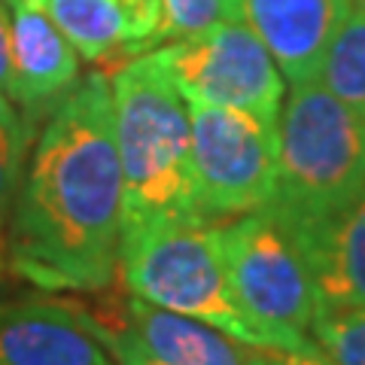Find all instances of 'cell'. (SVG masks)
Masks as SVG:
<instances>
[{
    "label": "cell",
    "mask_w": 365,
    "mask_h": 365,
    "mask_svg": "<svg viewBox=\"0 0 365 365\" xmlns=\"http://www.w3.org/2000/svg\"><path fill=\"white\" fill-rule=\"evenodd\" d=\"M6 98L25 113L55 107L79 83V55L34 0H9Z\"/></svg>",
    "instance_id": "8fae6325"
},
{
    "label": "cell",
    "mask_w": 365,
    "mask_h": 365,
    "mask_svg": "<svg viewBox=\"0 0 365 365\" xmlns=\"http://www.w3.org/2000/svg\"><path fill=\"white\" fill-rule=\"evenodd\" d=\"M122 170V232L155 222H207L195 195L189 104L153 52L110 73Z\"/></svg>",
    "instance_id": "7a4b0ae2"
},
{
    "label": "cell",
    "mask_w": 365,
    "mask_h": 365,
    "mask_svg": "<svg viewBox=\"0 0 365 365\" xmlns=\"http://www.w3.org/2000/svg\"><path fill=\"white\" fill-rule=\"evenodd\" d=\"M6 86H9V16L4 0H0V91L4 95Z\"/></svg>",
    "instance_id": "ffe728a7"
},
{
    "label": "cell",
    "mask_w": 365,
    "mask_h": 365,
    "mask_svg": "<svg viewBox=\"0 0 365 365\" xmlns=\"http://www.w3.org/2000/svg\"><path fill=\"white\" fill-rule=\"evenodd\" d=\"M287 232L311 274L317 314L365 304V195L332 216Z\"/></svg>",
    "instance_id": "4fadbf2b"
},
{
    "label": "cell",
    "mask_w": 365,
    "mask_h": 365,
    "mask_svg": "<svg viewBox=\"0 0 365 365\" xmlns=\"http://www.w3.org/2000/svg\"><path fill=\"white\" fill-rule=\"evenodd\" d=\"M319 83H323L338 101H344L365 116V16L350 9L341 21L338 34L326 49L323 67H319Z\"/></svg>",
    "instance_id": "5bb4252c"
},
{
    "label": "cell",
    "mask_w": 365,
    "mask_h": 365,
    "mask_svg": "<svg viewBox=\"0 0 365 365\" xmlns=\"http://www.w3.org/2000/svg\"><path fill=\"white\" fill-rule=\"evenodd\" d=\"M365 195V116L319 79L283 98L274 131V198L268 213L299 228Z\"/></svg>",
    "instance_id": "3957f363"
},
{
    "label": "cell",
    "mask_w": 365,
    "mask_h": 365,
    "mask_svg": "<svg viewBox=\"0 0 365 365\" xmlns=\"http://www.w3.org/2000/svg\"><path fill=\"white\" fill-rule=\"evenodd\" d=\"M88 314L116 326L158 365H253L256 350L244 341L220 332L207 323L155 307L137 295L113 292L110 302H98Z\"/></svg>",
    "instance_id": "ba28073f"
},
{
    "label": "cell",
    "mask_w": 365,
    "mask_h": 365,
    "mask_svg": "<svg viewBox=\"0 0 365 365\" xmlns=\"http://www.w3.org/2000/svg\"><path fill=\"white\" fill-rule=\"evenodd\" d=\"M307 335L329 365H365V304L317 314Z\"/></svg>",
    "instance_id": "9a60e30c"
},
{
    "label": "cell",
    "mask_w": 365,
    "mask_h": 365,
    "mask_svg": "<svg viewBox=\"0 0 365 365\" xmlns=\"http://www.w3.org/2000/svg\"><path fill=\"white\" fill-rule=\"evenodd\" d=\"M88 64L131 61L155 49L158 0H34Z\"/></svg>",
    "instance_id": "7c38bea8"
},
{
    "label": "cell",
    "mask_w": 365,
    "mask_h": 365,
    "mask_svg": "<svg viewBox=\"0 0 365 365\" xmlns=\"http://www.w3.org/2000/svg\"><path fill=\"white\" fill-rule=\"evenodd\" d=\"M186 104L228 107L277 131L287 79L253 31L228 19L186 40L153 49Z\"/></svg>",
    "instance_id": "8992f818"
},
{
    "label": "cell",
    "mask_w": 365,
    "mask_h": 365,
    "mask_svg": "<svg viewBox=\"0 0 365 365\" xmlns=\"http://www.w3.org/2000/svg\"><path fill=\"white\" fill-rule=\"evenodd\" d=\"M6 4H9V0H6Z\"/></svg>",
    "instance_id": "7402d4cb"
},
{
    "label": "cell",
    "mask_w": 365,
    "mask_h": 365,
    "mask_svg": "<svg viewBox=\"0 0 365 365\" xmlns=\"http://www.w3.org/2000/svg\"><path fill=\"white\" fill-rule=\"evenodd\" d=\"M253 365H329L317 350H280V347H259Z\"/></svg>",
    "instance_id": "d6986e66"
},
{
    "label": "cell",
    "mask_w": 365,
    "mask_h": 365,
    "mask_svg": "<svg viewBox=\"0 0 365 365\" xmlns=\"http://www.w3.org/2000/svg\"><path fill=\"white\" fill-rule=\"evenodd\" d=\"M28 122L19 107L0 91V228H4L13 198L21 182V170L28 162Z\"/></svg>",
    "instance_id": "2e32d148"
},
{
    "label": "cell",
    "mask_w": 365,
    "mask_h": 365,
    "mask_svg": "<svg viewBox=\"0 0 365 365\" xmlns=\"http://www.w3.org/2000/svg\"><path fill=\"white\" fill-rule=\"evenodd\" d=\"M116 277L125 292L192 317L250 347H277L235 302L210 222H155L125 228Z\"/></svg>",
    "instance_id": "277c9868"
},
{
    "label": "cell",
    "mask_w": 365,
    "mask_h": 365,
    "mask_svg": "<svg viewBox=\"0 0 365 365\" xmlns=\"http://www.w3.org/2000/svg\"><path fill=\"white\" fill-rule=\"evenodd\" d=\"M192 168L201 216L210 225L268 210L274 198V131L228 107L189 104Z\"/></svg>",
    "instance_id": "52a82bcc"
},
{
    "label": "cell",
    "mask_w": 365,
    "mask_h": 365,
    "mask_svg": "<svg viewBox=\"0 0 365 365\" xmlns=\"http://www.w3.org/2000/svg\"><path fill=\"white\" fill-rule=\"evenodd\" d=\"M350 0H235V19L256 34L287 83H314Z\"/></svg>",
    "instance_id": "30bf717a"
},
{
    "label": "cell",
    "mask_w": 365,
    "mask_h": 365,
    "mask_svg": "<svg viewBox=\"0 0 365 365\" xmlns=\"http://www.w3.org/2000/svg\"><path fill=\"white\" fill-rule=\"evenodd\" d=\"M0 365H116L83 304L61 299L0 302Z\"/></svg>",
    "instance_id": "9c48e42d"
},
{
    "label": "cell",
    "mask_w": 365,
    "mask_h": 365,
    "mask_svg": "<svg viewBox=\"0 0 365 365\" xmlns=\"http://www.w3.org/2000/svg\"><path fill=\"white\" fill-rule=\"evenodd\" d=\"M122 170L110 76L91 73L52 107L6 216V256L49 292H104L116 280Z\"/></svg>",
    "instance_id": "6da1fadb"
},
{
    "label": "cell",
    "mask_w": 365,
    "mask_h": 365,
    "mask_svg": "<svg viewBox=\"0 0 365 365\" xmlns=\"http://www.w3.org/2000/svg\"><path fill=\"white\" fill-rule=\"evenodd\" d=\"M225 277L241 311L280 350H314L311 323L317 295L292 235L268 210L216 222Z\"/></svg>",
    "instance_id": "5b68a950"
},
{
    "label": "cell",
    "mask_w": 365,
    "mask_h": 365,
    "mask_svg": "<svg viewBox=\"0 0 365 365\" xmlns=\"http://www.w3.org/2000/svg\"><path fill=\"white\" fill-rule=\"evenodd\" d=\"M350 6L356 9V13H362V16H365V0H350Z\"/></svg>",
    "instance_id": "44dd1931"
},
{
    "label": "cell",
    "mask_w": 365,
    "mask_h": 365,
    "mask_svg": "<svg viewBox=\"0 0 365 365\" xmlns=\"http://www.w3.org/2000/svg\"><path fill=\"white\" fill-rule=\"evenodd\" d=\"M235 19V0H158L155 49Z\"/></svg>",
    "instance_id": "e0dca14e"
},
{
    "label": "cell",
    "mask_w": 365,
    "mask_h": 365,
    "mask_svg": "<svg viewBox=\"0 0 365 365\" xmlns=\"http://www.w3.org/2000/svg\"><path fill=\"white\" fill-rule=\"evenodd\" d=\"M86 307V304H83ZM86 314H88V307H86ZM88 323L91 329H95V335L101 338V344L107 347V353L113 356V362L116 365H158L155 359H150L146 353L134 344V341H128L116 326H110V323H101V319H95L88 314Z\"/></svg>",
    "instance_id": "ac0fdd59"
}]
</instances>
